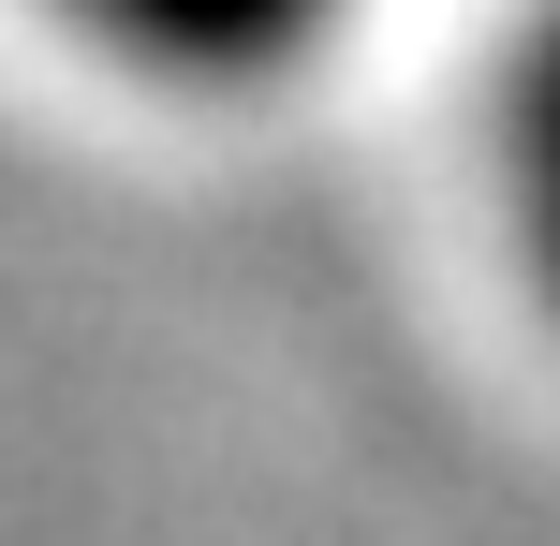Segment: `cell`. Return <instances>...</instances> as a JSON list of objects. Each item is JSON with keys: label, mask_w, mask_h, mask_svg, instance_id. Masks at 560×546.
Masks as SVG:
<instances>
[{"label": "cell", "mask_w": 560, "mask_h": 546, "mask_svg": "<svg viewBox=\"0 0 560 546\" xmlns=\"http://www.w3.org/2000/svg\"><path fill=\"white\" fill-rule=\"evenodd\" d=\"M89 15L118 45L177 59V74H266V59H295L325 30V0H89Z\"/></svg>", "instance_id": "cell-1"}, {"label": "cell", "mask_w": 560, "mask_h": 546, "mask_svg": "<svg viewBox=\"0 0 560 546\" xmlns=\"http://www.w3.org/2000/svg\"><path fill=\"white\" fill-rule=\"evenodd\" d=\"M532 207H546V266H560V45L532 59Z\"/></svg>", "instance_id": "cell-2"}]
</instances>
